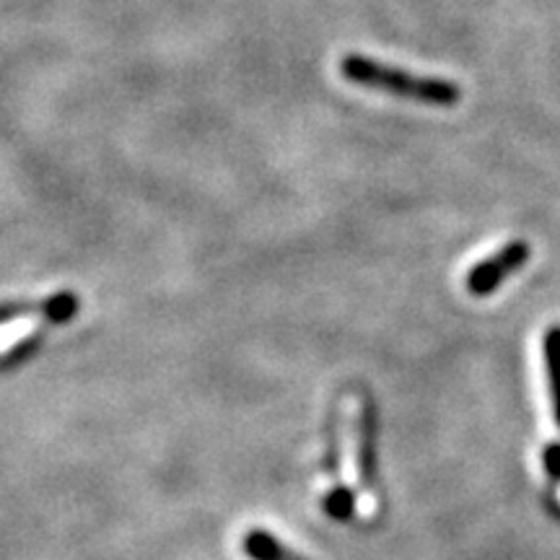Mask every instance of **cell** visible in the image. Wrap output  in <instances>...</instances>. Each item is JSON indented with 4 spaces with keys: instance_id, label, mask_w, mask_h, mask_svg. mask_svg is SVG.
Returning <instances> with one entry per match:
<instances>
[{
    "instance_id": "1",
    "label": "cell",
    "mask_w": 560,
    "mask_h": 560,
    "mask_svg": "<svg viewBox=\"0 0 560 560\" xmlns=\"http://www.w3.org/2000/svg\"><path fill=\"white\" fill-rule=\"evenodd\" d=\"M340 70L348 81L359 83V86L380 89L387 94L405 96V100L433 104V107H454L462 100V89L454 81L408 73V70L389 68L380 60L363 58V55H346Z\"/></svg>"
},
{
    "instance_id": "2",
    "label": "cell",
    "mask_w": 560,
    "mask_h": 560,
    "mask_svg": "<svg viewBox=\"0 0 560 560\" xmlns=\"http://www.w3.org/2000/svg\"><path fill=\"white\" fill-rule=\"evenodd\" d=\"M75 306H79L75 296H70V293H60V296L50 299L47 304L37 306V310L19 314V317L3 322V325H0V355L9 353V350L16 348L19 342L30 340L37 330H45V327L50 325L68 322L75 314Z\"/></svg>"
},
{
    "instance_id": "3",
    "label": "cell",
    "mask_w": 560,
    "mask_h": 560,
    "mask_svg": "<svg viewBox=\"0 0 560 560\" xmlns=\"http://www.w3.org/2000/svg\"><path fill=\"white\" fill-rule=\"evenodd\" d=\"M529 260V244L516 240L509 242L506 247L490 255L488 260L475 265L467 276V291L472 296H490L509 276H514L516 270L524 268Z\"/></svg>"
},
{
    "instance_id": "4",
    "label": "cell",
    "mask_w": 560,
    "mask_h": 560,
    "mask_svg": "<svg viewBox=\"0 0 560 560\" xmlns=\"http://www.w3.org/2000/svg\"><path fill=\"white\" fill-rule=\"evenodd\" d=\"M355 467H359L361 488L374 495L376 490V408L363 400L359 418V444H355Z\"/></svg>"
},
{
    "instance_id": "5",
    "label": "cell",
    "mask_w": 560,
    "mask_h": 560,
    "mask_svg": "<svg viewBox=\"0 0 560 560\" xmlns=\"http://www.w3.org/2000/svg\"><path fill=\"white\" fill-rule=\"evenodd\" d=\"M242 548L252 560H306L304 556H299V552H293L291 548H285V545H280L278 537L265 529L247 532L242 540Z\"/></svg>"
},
{
    "instance_id": "6",
    "label": "cell",
    "mask_w": 560,
    "mask_h": 560,
    "mask_svg": "<svg viewBox=\"0 0 560 560\" xmlns=\"http://www.w3.org/2000/svg\"><path fill=\"white\" fill-rule=\"evenodd\" d=\"M545 369H548L550 384V400L556 410V423L560 425V325H552L545 332Z\"/></svg>"
},
{
    "instance_id": "7",
    "label": "cell",
    "mask_w": 560,
    "mask_h": 560,
    "mask_svg": "<svg viewBox=\"0 0 560 560\" xmlns=\"http://www.w3.org/2000/svg\"><path fill=\"white\" fill-rule=\"evenodd\" d=\"M325 511L338 522H348L355 514V495L353 490L346 486H335L330 493L325 495Z\"/></svg>"
},
{
    "instance_id": "8",
    "label": "cell",
    "mask_w": 560,
    "mask_h": 560,
    "mask_svg": "<svg viewBox=\"0 0 560 560\" xmlns=\"http://www.w3.org/2000/svg\"><path fill=\"white\" fill-rule=\"evenodd\" d=\"M542 465H545V470H548L550 478L560 480V444H550L548 450H545Z\"/></svg>"
}]
</instances>
